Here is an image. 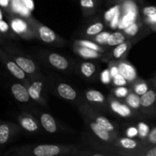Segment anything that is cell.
Instances as JSON below:
<instances>
[{
	"label": "cell",
	"instance_id": "1",
	"mask_svg": "<svg viewBox=\"0 0 156 156\" xmlns=\"http://www.w3.org/2000/svg\"><path fill=\"white\" fill-rule=\"evenodd\" d=\"M80 147L73 145L41 144L14 147L4 153L12 156L78 155Z\"/></svg>",
	"mask_w": 156,
	"mask_h": 156
},
{
	"label": "cell",
	"instance_id": "2",
	"mask_svg": "<svg viewBox=\"0 0 156 156\" xmlns=\"http://www.w3.org/2000/svg\"><path fill=\"white\" fill-rule=\"evenodd\" d=\"M2 47L7 51L9 56L17 62L18 66L27 73L30 79L43 77L37 62L30 56L20 50L18 47L10 43H6L2 40Z\"/></svg>",
	"mask_w": 156,
	"mask_h": 156
},
{
	"label": "cell",
	"instance_id": "3",
	"mask_svg": "<svg viewBox=\"0 0 156 156\" xmlns=\"http://www.w3.org/2000/svg\"><path fill=\"white\" fill-rule=\"evenodd\" d=\"M79 111L81 116H87L95 121L101 127L111 133L114 135L120 137L123 135L122 126L117 124L114 122L105 117L101 111H98L94 107L91 106L88 104L83 103L79 106Z\"/></svg>",
	"mask_w": 156,
	"mask_h": 156
},
{
	"label": "cell",
	"instance_id": "4",
	"mask_svg": "<svg viewBox=\"0 0 156 156\" xmlns=\"http://www.w3.org/2000/svg\"><path fill=\"white\" fill-rule=\"evenodd\" d=\"M49 90L57 97L66 101L72 102L79 106L84 103L82 93H80L76 88L63 81L56 80L55 79H47Z\"/></svg>",
	"mask_w": 156,
	"mask_h": 156
},
{
	"label": "cell",
	"instance_id": "5",
	"mask_svg": "<svg viewBox=\"0 0 156 156\" xmlns=\"http://www.w3.org/2000/svg\"><path fill=\"white\" fill-rule=\"evenodd\" d=\"M34 30L36 38L38 41L48 45L54 47H63L66 44V41L50 27L41 24L40 21L32 16L27 18Z\"/></svg>",
	"mask_w": 156,
	"mask_h": 156
},
{
	"label": "cell",
	"instance_id": "6",
	"mask_svg": "<svg viewBox=\"0 0 156 156\" xmlns=\"http://www.w3.org/2000/svg\"><path fill=\"white\" fill-rule=\"evenodd\" d=\"M108 100L110 112L120 118L124 119L126 121L147 119L142 113L133 110L123 100L117 98L114 94H108Z\"/></svg>",
	"mask_w": 156,
	"mask_h": 156
},
{
	"label": "cell",
	"instance_id": "7",
	"mask_svg": "<svg viewBox=\"0 0 156 156\" xmlns=\"http://www.w3.org/2000/svg\"><path fill=\"white\" fill-rule=\"evenodd\" d=\"M37 53L41 60L44 61L48 66L66 74H69L73 72L74 63L62 55L56 52L44 50Z\"/></svg>",
	"mask_w": 156,
	"mask_h": 156
},
{
	"label": "cell",
	"instance_id": "8",
	"mask_svg": "<svg viewBox=\"0 0 156 156\" xmlns=\"http://www.w3.org/2000/svg\"><path fill=\"white\" fill-rule=\"evenodd\" d=\"M8 21L13 31L22 39H37L34 30L27 18L11 12L8 16Z\"/></svg>",
	"mask_w": 156,
	"mask_h": 156
},
{
	"label": "cell",
	"instance_id": "9",
	"mask_svg": "<svg viewBox=\"0 0 156 156\" xmlns=\"http://www.w3.org/2000/svg\"><path fill=\"white\" fill-rule=\"evenodd\" d=\"M27 90L32 101L35 103L47 106V98H48L49 86L47 79L44 76L35 79H30L27 84Z\"/></svg>",
	"mask_w": 156,
	"mask_h": 156
},
{
	"label": "cell",
	"instance_id": "10",
	"mask_svg": "<svg viewBox=\"0 0 156 156\" xmlns=\"http://www.w3.org/2000/svg\"><path fill=\"white\" fill-rule=\"evenodd\" d=\"M142 39H143V37L140 36L129 38L126 41L113 47L111 50L105 53L102 57L101 60L109 62L111 61H120L126 59L131 47L133 46V44H136L138 41H140Z\"/></svg>",
	"mask_w": 156,
	"mask_h": 156
},
{
	"label": "cell",
	"instance_id": "11",
	"mask_svg": "<svg viewBox=\"0 0 156 156\" xmlns=\"http://www.w3.org/2000/svg\"><path fill=\"white\" fill-rule=\"evenodd\" d=\"M150 80L149 91L141 96V112L148 120L156 118V88L153 79Z\"/></svg>",
	"mask_w": 156,
	"mask_h": 156
},
{
	"label": "cell",
	"instance_id": "12",
	"mask_svg": "<svg viewBox=\"0 0 156 156\" xmlns=\"http://www.w3.org/2000/svg\"><path fill=\"white\" fill-rule=\"evenodd\" d=\"M82 96L84 103L88 104L102 113H111L108 107V96L106 97L100 91L94 88H88L83 91Z\"/></svg>",
	"mask_w": 156,
	"mask_h": 156
},
{
	"label": "cell",
	"instance_id": "13",
	"mask_svg": "<svg viewBox=\"0 0 156 156\" xmlns=\"http://www.w3.org/2000/svg\"><path fill=\"white\" fill-rule=\"evenodd\" d=\"M0 59H1L2 63L8 69V71L18 80L24 82L25 85H27L30 82V79L27 76V73L17 64V62L9 56L5 50L1 46L0 49Z\"/></svg>",
	"mask_w": 156,
	"mask_h": 156
},
{
	"label": "cell",
	"instance_id": "14",
	"mask_svg": "<svg viewBox=\"0 0 156 156\" xmlns=\"http://www.w3.org/2000/svg\"><path fill=\"white\" fill-rule=\"evenodd\" d=\"M82 117L88 129L90 130V132L92 133L93 135L99 141H101L104 143L111 144L118 138V136L114 135L113 133L108 132V130L101 127L100 125L98 124L95 121H94L90 117H87V116H82Z\"/></svg>",
	"mask_w": 156,
	"mask_h": 156
},
{
	"label": "cell",
	"instance_id": "15",
	"mask_svg": "<svg viewBox=\"0 0 156 156\" xmlns=\"http://www.w3.org/2000/svg\"><path fill=\"white\" fill-rule=\"evenodd\" d=\"M20 125L7 121L0 123V145L2 147L12 143L21 132Z\"/></svg>",
	"mask_w": 156,
	"mask_h": 156
},
{
	"label": "cell",
	"instance_id": "16",
	"mask_svg": "<svg viewBox=\"0 0 156 156\" xmlns=\"http://www.w3.org/2000/svg\"><path fill=\"white\" fill-rule=\"evenodd\" d=\"M18 123L21 129L30 134H37L42 128L38 119L31 113L23 111L18 117Z\"/></svg>",
	"mask_w": 156,
	"mask_h": 156
},
{
	"label": "cell",
	"instance_id": "17",
	"mask_svg": "<svg viewBox=\"0 0 156 156\" xmlns=\"http://www.w3.org/2000/svg\"><path fill=\"white\" fill-rule=\"evenodd\" d=\"M32 114L38 119L43 129L49 133L54 134L62 131V126L51 114L38 111H34Z\"/></svg>",
	"mask_w": 156,
	"mask_h": 156
},
{
	"label": "cell",
	"instance_id": "18",
	"mask_svg": "<svg viewBox=\"0 0 156 156\" xmlns=\"http://www.w3.org/2000/svg\"><path fill=\"white\" fill-rule=\"evenodd\" d=\"M76 73L86 80L93 81L98 75V66L91 61H82L76 65Z\"/></svg>",
	"mask_w": 156,
	"mask_h": 156
},
{
	"label": "cell",
	"instance_id": "19",
	"mask_svg": "<svg viewBox=\"0 0 156 156\" xmlns=\"http://www.w3.org/2000/svg\"><path fill=\"white\" fill-rule=\"evenodd\" d=\"M105 28V24L104 21L99 18H95L90 21L89 22H87L82 27L78 35L86 39H90L103 31Z\"/></svg>",
	"mask_w": 156,
	"mask_h": 156
},
{
	"label": "cell",
	"instance_id": "20",
	"mask_svg": "<svg viewBox=\"0 0 156 156\" xmlns=\"http://www.w3.org/2000/svg\"><path fill=\"white\" fill-rule=\"evenodd\" d=\"M10 91L13 97L20 103L27 104L32 100L29 94L27 87L25 84L15 82L13 83L10 87Z\"/></svg>",
	"mask_w": 156,
	"mask_h": 156
},
{
	"label": "cell",
	"instance_id": "21",
	"mask_svg": "<svg viewBox=\"0 0 156 156\" xmlns=\"http://www.w3.org/2000/svg\"><path fill=\"white\" fill-rule=\"evenodd\" d=\"M116 62L118 65L120 73L128 81L129 85L133 83L136 79H138V75H137V72L135 67L130 62H128L126 59L116 61Z\"/></svg>",
	"mask_w": 156,
	"mask_h": 156
},
{
	"label": "cell",
	"instance_id": "22",
	"mask_svg": "<svg viewBox=\"0 0 156 156\" xmlns=\"http://www.w3.org/2000/svg\"><path fill=\"white\" fill-rule=\"evenodd\" d=\"M73 50L76 54L84 59H101L105 54L97 50L79 46H73Z\"/></svg>",
	"mask_w": 156,
	"mask_h": 156
},
{
	"label": "cell",
	"instance_id": "23",
	"mask_svg": "<svg viewBox=\"0 0 156 156\" xmlns=\"http://www.w3.org/2000/svg\"><path fill=\"white\" fill-rule=\"evenodd\" d=\"M84 18H88L97 13L101 5L96 0H78Z\"/></svg>",
	"mask_w": 156,
	"mask_h": 156
},
{
	"label": "cell",
	"instance_id": "24",
	"mask_svg": "<svg viewBox=\"0 0 156 156\" xmlns=\"http://www.w3.org/2000/svg\"><path fill=\"white\" fill-rule=\"evenodd\" d=\"M147 24H145L143 21V18H138L134 22L129 24L128 27L123 29V31L125 34L128 37V38H133L134 37L140 34V32L143 30L146 27H147Z\"/></svg>",
	"mask_w": 156,
	"mask_h": 156
},
{
	"label": "cell",
	"instance_id": "25",
	"mask_svg": "<svg viewBox=\"0 0 156 156\" xmlns=\"http://www.w3.org/2000/svg\"><path fill=\"white\" fill-rule=\"evenodd\" d=\"M129 86L130 87V89L134 91L136 94L142 96L149 91V88H150V80L146 81L139 77Z\"/></svg>",
	"mask_w": 156,
	"mask_h": 156
},
{
	"label": "cell",
	"instance_id": "26",
	"mask_svg": "<svg viewBox=\"0 0 156 156\" xmlns=\"http://www.w3.org/2000/svg\"><path fill=\"white\" fill-rule=\"evenodd\" d=\"M73 46H79V47H88V48L97 50V51L103 53H107V52L109 51L110 50V48L103 47V46L101 45H99L97 43L94 42V41H91V40L89 39H86V38L80 40H76V41H74V43H73Z\"/></svg>",
	"mask_w": 156,
	"mask_h": 156
},
{
	"label": "cell",
	"instance_id": "27",
	"mask_svg": "<svg viewBox=\"0 0 156 156\" xmlns=\"http://www.w3.org/2000/svg\"><path fill=\"white\" fill-rule=\"evenodd\" d=\"M123 101L130 108L137 112H141V96L136 94L132 90L127 96L123 99ZM143 114V113H142Z\"/></svg>",
	"mask_w": 156,
	"mask_h": 156
},
{
	"label": "cell",
	"instance_id": "28",
	"mask_svg": "<svg viewBox=\"0 0 156 156\" xmlns=\"http://www.w3.org/2000/svg\"><path fill=\"white\" fill-rule=\"evenodd\" d=\"M143 142V146H142V149H140L139 152H137L134 156H140V153L143 152H145L149 148L152 147V146L156 145V126L152 128L150 133L148 135V136L144 140H142Z\"/></svg>",
	"mask_w": 156,
	"mask_h": 156
},
{
	"label": "cell",
	"instance_id": "29",
	"mask_svg": "<svg viewBox=\"0 0 156 156\" xmlns=\"http://www.w3.org/2000/svg\"><path fill=\"white\" fill-rule=\"evenodd\" d=\"M127 40H129L128 37L126 36L123 31H115L111 34L108 41V47L113 48L122 43L125 42Z\"/></svg>",
	"mask_w": 156,
	"mask_h": 156
},
{
	"label": "cell",
	"instance_id": "30",
	"mask_svg": "<svg viewBox=\"0 0 156 156\" xmlns=\"http://www.w3.org/2000/svg\"><path fill=\"white\" fill-rule=\"evenodd\" d=\"M123 135L130 138L139 139V129L136 123V120H130L122 126Z\"/></svg>",
	"mask_w": 156,
	"mask_h": 156
},
{
	"label": "cell",
	"instance_id": "31",
	"mask_svg": "<svg viewBox=\"0 0 156 156\" xmlns=\"http://www.w3.org/2000/svg\"><path fill=\"white\" fill-rule=\"evenodd\" d=\"M0 32L2 37L9 38V39H16L18 37L11 27L9 21L3 19V17H0Z\"/></svg>",
	"mask_w": 156,
	"mask_h": 156
},
{
	"label": "cell",
	"instance_id": "32",
	"mask_svg": "<svg viewBox=\"0 0 156 156\" xmlns=\"http://www.w3.org/2000/svg\"><path fill=\"white\" fill-rule=\"evenodd\" d=\"M145 119L136 120L137 127L139 129V139L141 140H144L150 133L152 128L146 122L144 121Z\"/></svg>",
	"mask_w": 156,
	"mask_h": 156
},
{
	"label": "cell",
	"instance_id": "33",
	"mask_svg": "<svg viewBox=\"0 0 156 156\" xmlns=\"http://www.w3.org/2000/svg\"><path fill=\"white\" fill-rule=\"evenodd\" d=\"M111 34V32L105 31V30H103V31H101V33H99L98 34L95 35V36L93 37L90 38L89 40L97 43V44H98L99 45H101L103 46V47H108L107 44H108V38H109ZM108 48H109V47H108Z\"/></svg>",
	"mask_w": 156,
	"mask_h": 156
},
{
	"label": "cell",
	"instance_id": "34",
	"mask_svg": "<svg viewBox=\"0 0 156 156\" xmlns=\"http://www.w3.org/2000/svg\"><path fill=\"white\" fill-rule=\"evenodd\" d=\"M131 89L129 86H117L115 87L114 89L111 91V94H114L117 98H120L123 100L126 96L130 92Z\"/></svg>",
	"mask_w": 156,
	"mask_h": 156
},
{
	"label": "cell",
	"instance_id": "35",
	"mask_svg": "<svg viewBox=\"0 0 156 156\" xmlns=\"http://www.w3.org/2000/svg\"><path fill=\"white\" fill-rule=\"evenodd\" d=\"M112 85L115 87L117 86H129L128 81L122 76L120 73L117 74L112 79Z\"/></svg>",
	"mask_w": 156,
	"mask_h": 156
},
{
	"label": "cell",
	"instance_id": "36",
	"mask_svg": "<svg viewBox=\"0 0 156 156\" xmlns=\"http://www.w3.org/2000/svg\"><path fill=\"white\" fill-rule=\"evenodd\" d=\"M100 79L102 83L105 84V85L112 84V76H111V73H110L109 69L108 68L101 72L100 75Z\"/></svg>",
	"mask_w": 156,
	"mask_h": 156
},
{
	"label": "cell",
	"instance_id": "37",
	"mask_svg": "<svg viewBox=\"0 0 156 156\" xmlns=\"http://www.w3.org/2000/svg\"><path fill=\"white\" fill-rule=\"evenodd\" d=\"M142 14L143 17H150L156 15V6H145L142 9Z\"/></svg>",
	"mask_w": 156,
	"mask_h": 156
},
{
	"label": "cell",
	"instance_id": "38",
	"mask_svg": "<svg viewBox=\"0 0 156 156\" xmlns=\"http://www.w3.org/2000/svg\"><path fill=\"white\" fill-rule=\"evenodd\" d=\"M108 69H109L111 76H112V79L113 77L120 73L118 65H117L116 61H111V62H108Z\"/></svg>",
	"mask_w": 156,
	"mask_h": 156
},
{
	"label": "cell",
	"instance_id": "39",
	"mask_svg": "<svg viewBox=\"0 0 156 156\" xmlns=\"http://www.w3.org/2000/svg\"><path fill=\"white\" fill-rule=\"evenodd\" d=\"M12 0H0V6L5 13L12 12Z\"/></svg>",
	"mask_w": 156,
	"mask_h": 156
},
{
	"label": "cell",
	"instance_id": "40",
	"mask_svg": "<svg viewBox=\"0 0 156 156\" xmlns=\"http://www.w3.org/2000/svg\"><path fill=\"white\" fill-rule=\"evenodd\" d=\"M140 156H156V145L140 153Z\"/></svg>",
	"mask_w": 156,
	"mask_h": 156
},
{
	"label": "cell",
	"instance_id": "41",
	"mask_svg": "<svg viewBox=\"0 0 156 156\" xmlns=\"http://www.w3.org/2000/svg\"><path fill=\"white\" fill-rule=\"evenodd\" d=\"M143 22L148 26L152 25V24H156V15H153V16L150 17H143Z\"/></svg>",
	"mask_w": 156,
	"mask_h": 156
},
{
	"label": "cell",
	"instance_id": "42",
	"mask_svg": "<svg viewBox=\"0 0 156 156\" xmlns=\"http://www.w3.org/2000/svg\"><path fill=\"white\" fill-rule=\"evenodd\" d=\"M124 0H106L108 5H115L121 4Z\"/></svg>",
	"mask_w": 156,
	"mask_h": 156
},
{
	"label": "cell",
	"instance_id": "43",
	"mask_svg": "<svg viewBox=\"0 0 156 156\" xmlns=\"http://www.w3.org/2000/svg\"><path fill=\"white\" fill-rule=\"evenodd\" d=\"M24 5L26 7L30 10H32L34 9V2L32 0H24Z\"/></svg>",
	"mask_w": 156,
	"mask_h": 156
},
{
	"label": "cell",
	"instance_id": "44",
	"mask_svg": "<svg viewBox=\"0 0 156 156\" xmlns=\"http://www.w3.org/2000/svg\"><path fill=\"white\" fill-rule=\"evenodd\" d=\"M149 27H150V29L152 30V31H155L156 32V24H152V25H149Z\"/></svg>",
	"mask_w": 156,
	"mask_h": 156
},
{
	"label": "cell",
	"instance_id": "45",
	"mask_svg": "<svg viewBox=\"0 0 156 156\" xmlns=\"http://www.w3.org/2000/svg\"><path fill=\"white\" fill-rule=\"evenodd\" d=\"M153 80H154V84H155V88H156V74H155V77L153 78Z\"/></svg>",
	"mask_w": 156,
	"mask_h": 156
},
{
	"label": "cell",
	"instance_id": "46",
	"mask_svg": "<svg viewBox=\"0 0 156 156\" xmlns=\"http://www.w3.org/2000/svg\"><path fill=\"white\" fill-rule=\"evenodd\" d=\"M96 1H97L99 3V4L101 5V3H102V0H96Z\"/></svg>",
	"mask_w": 156,
	"mask_h": 156
},
{
	"label": "cell",
	"instance_id": "47",
	"mask_svg": "<svg viewBox=\"0 0 156 156\" xmlns=\"http://www.w3.org/2000/svg\"><path fill=\"white\" fill-rule=\"evenodd\" d=\"M133 1L139 2H143V1H144V0H133Z\"/></svg>",
	"mask_w": 156,
	"mask_h": 156
}]
</instances>
